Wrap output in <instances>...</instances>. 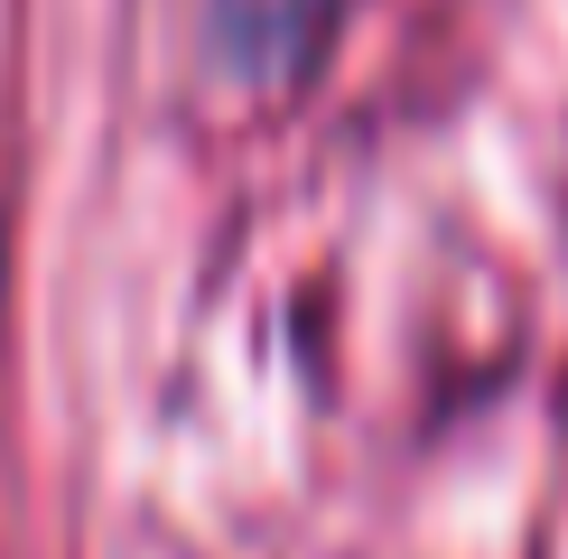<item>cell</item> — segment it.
Instances as JSON below:
<instances>
[{
	"label": "cell",
	"instance_id": "1",
	"mask_svg": "<svg viewBox=\"0 0 568 559\" xmlns=\"http://www.w3.org/2000/svg\"><path fill=\"white\" fill-rule=\"evenodd\" d=\"M205 29H215V57L233 75L271 84V75H290V65L317 57V38L336 29V0H215Z\"/></svg>",
	"mask_w": 568,
	"mask_h": 559
}]
</instances>
